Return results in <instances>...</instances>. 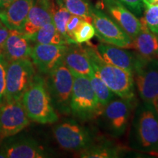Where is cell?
Masks as SVG:
<instances>
[{
	"instance_id": "obj_1",
	"label": "cell",
	"mask_w": 158,
	"mask_h": 158,
	"mask_svg": "<svg viewBox=\"0 0 158 158\" xmlns=\"http://www.w3.org/2000/svg\"><path fill=\"white\" fill-rule=\"evenodd\" d=\"M128 140L130 147L137 151H157L158 111L155 106L143 102L135 108Z\"/></svg>"
},
{
	"instance_id": "obj_2",
	"label": "cell",
	"mask_w": 158,
	"mask_h": 158,
	"mask_svg": "<svg viewBox=\"0 0 158 158\" xmlns=\"http://www.w3.org/2000/svg\"><path fill=\"white\" fill-rule=\"evenodd\" d=\"M83 48L89 59L94 73L108 88L119 98L135 100V88L133 73L106 62L94 47L86 45Z\"/></svg>"
},
{
	"instance_id": "obj_3",
	"label": "cell",
	"mask_w": 158,
	"mask_h": 158,
	"mask_svg": "<svg viewBox=\"0 0 158 158\" xmlns=\"http://www.w3.org/2000/svg\"><path fill=\"white\" fill-rule=\"evenodd\" d=\"M26 113L31 121L40 124H54L59 116L53 106L45 81L35 75L28 89L21 98Z\"/></svg>"
},
{
	"instance_id": "obj_4",
	"label": "cell",
	"mask_w": 158,
	"mask_h": 158,
	"mask_svg": "<svg viewBox=\"0 0 158 158\" xmlns=\"http://www.w3.org/2000/svg\"><path fill=\"white\" fill-rule=\"evenodd\" d=\"M72 74L74 81L70 100V114L81 122L97 118L103 107L92 89L89 79Z\"/></svg>"
},
{
	"instance_id": "obj_5",
	"label": "cell",
	"mask_w": 158,
	"mask_h": 158,
	"mask_svg": "<svg viewBox=\"0 0 158 158\" xmlns=\"http://www.w3.org/2000/svg\"><path fill=\"white\" fill-rule=\"evenodd\" d=\"M73 81V75L63 61L59 62L47 75L45 84L51 102L56 111L62 115L70 114Z\"/></svg>"
},
{
	"instance_id": "obj_6",
	"label": "cell",
	"mask_w": 158,
	"mask_h": 158,
	"mask_svg": "<svg viewBox=\"0 0 158 158\" xmlns=\"http://www.w3.org/2000/svg\"><path fill=\"white\" fill-rule=\"evenodd\" d=\"M134 100L116 95L105 106L97 118L100 127L108 135L119 138L125 133L133 111Z\"/></svg>"
},
{
	"instance_id": "obj_7",
	"label": "cell",
	"mask_w": 158,
	"mask_h": 158,
	"mask_svg": "<svg viewBox=\"0 0 158 158\" xmlns=\"http://www.w3.org/2000/svg\"><path fill=\"white\" fill-rule=\"evenodd\" d=\"M53 132L57 143L66 151L79 152L93 144L96 140L95 134L89 128L72 118L55 125Z\"/></svg>"
},
{
	"instance_id": "obj_8",
	"label": "cell",
	"mask_w": 158,
	"mask_h": 158,
	"mask_svg": "<svg viewBox=\"0 0 158 158\" xmlns=\"http://www.w3.org/2000/svg\"><path fill=\"white\" fill-rule=\"evenodd\" d=\"M35 76L29 58L7 62L5 75V102L21 100Z\"/></svg>"
},
{
	"instance_id": "obj_9",
	"label": "cell",
	"mask_w": 158,
	"mask_h": 158,
	"mask_svg": "<svg viewBox=\"0 0 158 158\" xmlns=\"http://www.w3.org/2000/svg\"><path fill=\"white\" fill-rule=\"evenodd\" d=\"M133 75L141 100L156 108L158 102V59H146L138 56Z\"/></svg>"
},
{
	"instance_id": "obj_10",
	"label": "cell",
	"mask_w": 158,
	"mask_h": 158,
	"mask_svg": "<svg viewBox=\"0 0 158 158\" xmlns=\"http://www.w3.org/2000/svg\"><path fill=\"white\" fill-rule=\"evenodd\" d=\"M91 15L95 35L102 43L120 48H130L132 39L106 12L92 5Z\"/></svg>"
},
{
	"instance_id": "obj_11",
	"label": "cell",
	"mask_w": 158,
	"mask_h": 158,
	"mask_svg": "<svg viewBox=\"0 0 158 158\" xmlns=\"http://www.w3.org/2000/svg\"><path fill=\"white\" fill-rule=\"evenodd\" d=\"M29 124L21 100L5 102L0 106V140L16 135Z\"/></svg>"
},
{
	"instance_id": "obj_12",
	"label": "cell",
	"mask_w": 158,
	"mask_h": 158,
	"mask_svg": "<svg viewBox=\"0 0 158 158\" xmlns=\"http://www.w3.org/2000/svg\"><path fill=\"white\" fill-rule=\"evenodd\" d=\"M68 45L35 43L31 48V62L40 73L47 76L62 61Z\"/></svg>"
},
{
	"instance_id": "obj_13",
	"label": "cell",
	"mask_w": 158,
	"mask_h": 158,
	"mask_svg": "<svg viewBox=\"0 0 158 158\" xmlns=\"http://www.w3.org/2000/svg\"><path fill=\"white\" fill-rule=\"evenodd\" d=\"M106 13L133 40L141 30L140 19L117 0H102Z\"/></svg>"
},
{
	"instance_id": "obj_14",
	"label": "cell",
	"mask_w": 158,
	"mask_h": 158,
	"mask_svg": "<svg viewBox=\"0 0 158 158\" xmlns=\"http://www.w3.org/2000/svg\"><path fill=\"white\" fill-rule=\"evenodd\" d=\"M96 51L106 62L115 65L133 73L138 60V54L135 51L125 50L115 45L100 43L95 47Z\"/></svg>"
},
{
	"instance_id": "obj_15",
	"label": "cell",
	"mask_w": 158,
	"mask_h": 158,
	"mask_svg": "<svg viewBox=\"0 0 158 158\" xmlns=\"http://www.w3.org/2000/svg\"><path fill=\"white\" fill-rule=\"evenodd\" d=\"M53 0H35L31 6L21 32L28 36L53 21Z\"/></svg>"
},
{
	"instance_id": "obj_16",
	"label": "cell",
	"mask_w": 158,
	"mask_h": 158,
	"mask_svg": "<svg viewBox=\"0 0 158 158\" xmlns=\"http://www.w3.org/2000/svg\"><path fill=\"white\" fill-rule=\"evenodd\" d=\"M5 157L43 158L48 154L42 146L30 138H21L5 144L2 151Z\"/></svg>"
},
{
	"instance_id": "obj_17",
	"label": "cell",
	"mask_w": 158,
	"mask_h": 158,
	"mask_svg": "<svg viewBox=\"0 0 158 158\" xmlns=\"http://www.w3.org/2000/svg\"><path fill=\"white\" fill-rule=\"evenodd\" d=\"M35 0H14L0 13V21L10 30L21 31Z\"/></svg>"
},
{
	"instance_id": "obj_18",
	"label": "cell",
	"mask_w": 158,
	"mask_h": 158,
	"mask_svg": "<svg viewBox=\"0 0 158 158\" xmlns=\"http://www.w3.org/2000/svg\"><path fill=\"white\" fill-rule=\"evenodd\" d=\"M31 48L27 35L20 31L10 30L5 44L3 58L7 62L29 58Z\"/></svg>"
},
{
	"instance_id": "obj_19",
	"label": "cell",
	"mask_w": 158,
	"mask_h": 158,
	"mask_svg": "<svg viewBox=\"0 0 158 158\" xmlns=\"http://www.w3.org/2000/svg\"><path fill=\"white\" fill-rule=\"evenodd\" d=\"M62 61L72 73L89 78L94 73L89 59L80 44L69 45Z\"/></svg>"
},
{
	"instance_id": "obj_20",
	"label": "cell",
	"mask_w": 158,
	"mask_h": 158,
	"mask_svg": "<svg viewBox=\"0 0 158 158\" xmlns=\"http://www.w3.org/2000/svg\"><path fill=\"white\" fill-rule=\"evenodd\" d=\"M141 23V30L132 40L130 48L135 50L141 58L158 59V35L149 30L143 23Z\"/></svg>"
},
{
	"instance_id": "obj_21",
	"label": "cell",
	"mask_w": 158,
	"mask_h": 158,
	"mask_svg": "<svg viewBox=\"0 0 158 158\" xmlns=\"http://www.w3.org/2000/svg\"><path fill=\"white\" fill-rule=\"evenodd\" d=\"M122 149L110 142H102L89 146L79 152V157L84 158H116L121 155Z\"/></svg>"
},
{
	"instance_id": "obj_22",
	"label": "cell",
	"mask_w": 158,
	"mask_h": 158,
	"mask_svg": "<svg viewBox=\"0 0 158 158\" xmlns=\"http://www.w3.org/2000/svg\"><path fill=\"white\" fill-rule=\"evenodd\" d=\"M29 40L40 44L68 45L66 40L57 31L53 21L39 29L34 34L27 36Z\"/></svg>"
},
{
	"instance_id": "obj_23",
	"label": "cell",
	"mask_w": 158,
	"mask_h": 158,
	"mask_svg": "<svg viewBox=\"0 0 158 158\" xmlns=\"http://www.w3.org/2000/svg\"><path fill=\"white\" fill-rule=\"evenodd\" d=\"M56 4L62 5L70 12L72 15L82 17L86 21L92 23V4L89 0H55Z\"/></svg>"
},
{
	"instance_id": "obj_24",
	"label": "cell",
	"mask_w": 158,
	"mask_h": 158,
	"mask_svg": "<svg viewBox=\"0 0 158 158\" xmlns=\"http://www.w3.org/2000/svg\"><path fill=\"white\" fill-rule=\"evenodd\" d=\"M89 79L92 89L94 90L99 102L102 107L106 106L116 96L95 73H94Z\"/></svg>"
},
{
	"instance_id": "obj_25",
	"label": "cell",
	"mask_w": 158,
	"mask_h": 158,
	"mask_svg": "<svg viewBox=\"0 0 158 158\" xmlns=\"http://www.w3.org/2000/svg\"><path fill=\"white\" fill-rule=\"evenodd\" d=\"M72 14L62 5L54 3L53 7V22L57 31L62 35L68 43V37L67 35V24Z\"/></svg>"
},
{
	"instance_id": "obj_26",
	"label": "cell",
	"mask_w": 158,
	"mask_h": 158,
	"mask_svg": "<svg viewBox=\"0 0 158 158\" xmlns=\"http://www.w3.org/2000/svg\"><path fill=\"white\" fill-rule=\"evenodd\" d=\"M140 21L149 30L158 35V3L144 7L143 16Z\"/></svg>"
},
{
	"instance_id": "obj_27",
	"label": "cell",
	"mask_w": 158,
	"mask_h": 158,
	"mask_svg": "<svg viewBox=\"0 0 158 158\" xmlns=\"http://www.w3.org/2000/svg\"><path fill=\"white\" fill-rule=\"evenodd\" d=\"M95 35V29L93 24L89 21L84 20L75 31L74 41L77 44L87 43Z\"/></svg>"
},
{
	"instance_id": "obj_28",
	"label": "cell",
	"mask_w": 158,
	"mask_h": 158,
	"mask_svg": "<svg viewBox=\"0 0 158 158\" xmlns=\"http://www.w3.org/2000/svg\"><path fill=\"white\" fill-rule=\"evenodd\" d=\"M84 19H83L82 17L78 16V15H71L70 19H69L68 24H67V35L68 37V43L69 45L72 44H77L74 41L73 39V35L75 31L78 27L80 26L83 21H84Z\"/></svg>"
},
{
	"instance_id": "obj_29",
	"label": "cell",
	"mask_w": 158,
	"mask_h": 158,
	"mask_svg": "<svg viewBox=\"0 0 158 158\" xmlns=\"http://www.w3.org/2000/svg\"><path fill=\"white\" fill-rule=\"evenodd\" d=\"M129 9L136 16H141L144 10L143 0H117Z\"/></svg>"
},
{
	"instance_id": "obj_30",
	"label": "cell",
	"mask_w": 158,
	"mask_h": 158,
	"mask_svg": "<svg viewBox=\"0 0 158 158\" xmlns=\"http://www.w3.org/2000/svg\"><path fill=\"white\" fill-rule=\"evenodd\" d=\"M7 62L0 58V106L5 102V75Z\"/></svg>"
},
{
	"instance_id": "obj_31",
	"label": "cell",
	"mask_w": 158,
	"mask_h": 158,
	"mask_svg": "<svg viewBox=\"0 0 158 158\" xmlns=\"http://www.w3.org/2000/svg\"><path fill=\"white\" fill-rule=\"evenodd\" d=\"M9 33L10 29L0 21V58H3L5 44Z\"/></svg>"
},
{
	"instance_id": "obj_32",
	"label": "cell",
	"mask_w": 158,
	"mask_h": 158,
	"mask_svg": "<svg viewBox=\"0 0 158 158\" xmlns=\"http://www.w3.org/2000/svg\"><path fill=\"white\" fill-rule=\"evenodd\" d=\"M14 0H0V13L7 8Z\"/></svg>"
},
{
	"instance_id": "obj_33",
	"label": "cell",
	"mask_w": 158,
	"mask_h": 158,
	"mask_svg": "<svg viewBox=\"0 0 158 158\" xmlns=\"http://www.w3.org/2000/svg\"><path fill=\"white\" fill-rule=\"evenodd\" d=\"M143 3L144 7H148V6L155 5L158 3V0H143Z\"/></svg>"
},
{
	"instance_id": "obj_34",
	"label": "cell",
	"mask_w": 158,
	"mask_h": 158,
	"mask_svg": "<svg viewBox=\"0 0 158 158\" xmlns=\"http://www.w3.org/2000/svg\"><path fill=\"white\" fill-rule=\"evenodd\" d=\"M156 109H157V111H158V102H157V106H156Z\"/></svg>"
}]
</instances>
